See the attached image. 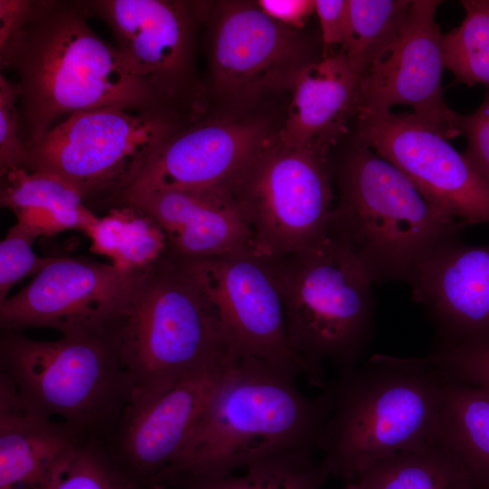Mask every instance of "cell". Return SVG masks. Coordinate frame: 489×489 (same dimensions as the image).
<instances>
[{
    "instance_id": "obj_31",
    "label": "cell",
    "mask_w": 489,
    "mask_h": 489,
    "mask_svg": "<svg viewBox=\"0 0 489 489\" xmlns=\"http://www.w3.org/2000/svg\"><path fill=\"white\" fill-rule=\"evenodd\" d=\"M26 150L21 139L19 89L0 74V175L24 168Z\"/></svg>"
},
{
    "instance_id": "obj_35",
    "label": "cell",
    "mask_w": 489,
    "mask_h": 489,
    "mask_svg": "<svg viewBox=\"0 0 489 489\" xmlns=\"http://www.w3.org/2000/svg\"><path fill=\"white\" fill-rule=\"evenodd\" d=\"M256 3L273 20L297 30H302L315 12V1L312 0H259Z\"/></svg>"
},
{
    "instance_id": "obj_25",
    "label": "cell",
    "mask_w": 489,
    "mask_h": 489,
    "mask_svg": "<svg viewBox=\"0 0 489 489\" xmlns=\"http://www.w3.org/2000/svg\"><path fill=\"white\" fill-rule=\"evenodd\" d=\"M92 253L104 255L114 267L139 272L158 261L169 244L163 229L139 209L124 205L109 210L91 227Z\"/></svg>"
},
{
    "instance_id": "obj_17",
    "label": "cell",
    "mask_w": 489,
    "mask_h": 489,
    "mask_svg": "<svg viewBox=\"0 0 489 489\" xmlns=\"http://www.w3.org/2000/svg\"><path fill=\"white\" fill-rule=\"evenodd\" d=\"M199 120L159 147L124 197L156 189L226 187L275 139L262 120Z\"/></svg>"
},
{
    "instance_id": "obj_9",
    "label": "cell",
    "mask_w": 489,
    "mask_h": 489,
    "mask_svg": "<svg viewBox=\"0 0 489 489\" xmlns=\"http://www.w3.org/2000/svg\"><path fill=\"white\" fill-rule=\"evenodd\" d=\"M330 149L291 148L276 138L226 186L252 232V248L277 258L320 243L335 205Z\"/></svg>"
},
{
    "instance_id": "obj_15",
    "label": "cell",
    "mask_w": 489,
    "mask_h": 489,
    "mask_svg": "<svg viewBox=\"0 0 489 489\" xmlns=\"http://www.w3.org/2000/svg\"><path fill=\"white\" fill-rule=\"evenodd\" d=\"M188 258L232 349L305 378L289 342L283 295L270 260L251 246L216 257Z\"/></svg>"
},
{
    "instance_id": "obj_7",
    "label": "cell",
    "mask_w": 489,
    "mask_h": 489,
    "mask_svg": "<svg viewBox=\"0 0 489 489\" xmlns=\"http://www.w3.org/2000/svg\"><path fill=\"white\" fill-rule=\"evenodd\" d=\"M0 376L27 404L85 440H106L131 398L129 378L104 332L38 340L2 330Z\"/></svg>"
},
{
    "instance_id": "obj_26",
    "label": "cell",
    "mask_w": 489,
    "mask_h": 489,
    "mask_svg": "<svg viewBox=\"0 0 489 489\" xmlns=\"http://www.w3.org/2000/svg\"><path fill=\"white\" fill-rule=\"evenodd\" d=\"M350 30L343 53L360 76L380 60L398 39L410 0H348Z\"/></svg>"
},
{
    "instance_id": "obj_6",
    "label": "cell",
    "mask_w": 489,
    "mask_h": 489,
    "mask_svg": "<svg viewBox=\"0 0 489 489\" xmlns=\"http://www.w3.org/2000/svg\"><path fill=\"white\" fill-rule=\"evenodd\" d=\"M283 295L291 348L307 381L325 388L323 363H360L372 336V281L338 235L268 258Z\"/></svg>"
},
{
    "instance_id": "obj_32",
    "label": "cell",
    "mask_w": 489,
    "mask_h": 489,
    "mask_svg": "<svg viewBox=\"0 0 489 489\" xmlns=\"http://www.w3.org/2000/svg\"><path fill=\"white\" fill-rule=\"evenodd\" d=\"M457 129L466 139L463 153L476 170L489 181V92L473 113H457Z\"/></svg>"
},
{
    "instance_id": "obj_2",
    "label": "cell",
    "mask_w": 489,
    "mask_h": 489,
    "mask_svg": "<svg viewBox=\"0 0 489 489\" xmlns=\"http://www.w3.org/2000/svg\"><path fill=\"white\" fill-rule=\"evenodd\" d=\"M299 376L268 360L236 354L168 478L223 476L265 456L318 450L331 410L327 386L316 396Z\"/></svg>"
},
{
    "instance_id": "obj_22",
    "label": "cell",
    "mask_w": 489,
    "mask_h": 489,
    "mask_svg": "<svg viewBox=\"0 0 489 489\" xmlns=\"http://www.w3.org/2000/svg\"><path fill=\"white\" fill-rule=\"evenodd\" d=\"M354 480L365 489H476L440 435L377 462Z\"/></svg>"
},
{
    "instance_id": "obj_10",
    "label": "cell",
    "mask_w": 489,
    "mask_h": 489,
    "mask_svg": "<svg viewBox=\"0 0 489 489\" xmlns=\"http://www.w3.org/2000/svg\"><path fill=\"white\" fill-rule=\"evenodd\" d=\"M104 22L115 46L165 106L191 119L202 116L205 92L196 73L198 25L210 5L184 0L85 1Z\"/></svg>"
},
{
    "instance_id": "obj_8",
    "label": "cell",
    "mask_w": 489,
    "mask_h": 489,
    "mask_svg": "<svg viewBox=\"0 0 489 489\" xmlns=\"http://www.w3.org/2000/svg\"><path fill=\"white\" fill-rule=\"evenodd\" d=\"M192 121L168 108L106 107L77 112L25 149L24 168L65 181L91 210L111 209L121 206L159 147Z\"/></svg>"
},
{
    "instance_id": "obj_11",
    "label": "cell",
    "mask_w": 489,
    "mask_h": 489,
    "mask_svg": "<svg viewBox=\"0 0 489 489\" xmlns=\"http://www.w3.org/2000/svg\"><path fill=\"white\" fill-rule=\"evenodd\" d=\"M207 18L210 87L229 105L243 108L291 90L299 73L322 58L301 30L273 20L257 3L219 2Z\"/></svg>"
},
{
    "instance_id": "obj_33",
    "label": "cell",
    "mask_w": 489,
    "mask_h": 489,
    "mask_svg": "<svg viewBox=\"0 0 489 489\" xmlns=\"http://www.w3.org/2000/svg\"><path fill=\"white\" fill-rule=\"evenodd\" d=\"M315 13L321 26L322 57L331 55V49L342 52L347 44L350 30L348 0H316Z\"/></svg>"
},
{
    "instance_id": "obj_27",
    "label": "cell",
    "mask_w": 489,
    "mask_h": 489,
    "mask_svg": "<svg viewBox=\"0 0 489 489\" xmlns=\"http://www.w3.org/2000/svg\"><path fill=\"white\" fill-rule=\"evenodd\" d=\"M465 15L443 34L445 66L457 82L489 86V0H464Z\"/></svg>"
},
{
    "instance_id": "obj_19",
    "label": "cell",
    "mask_w": 489,
    "mask_h": 489,
    "mask_svg": "<svg viewBox=\"0 0 489 489\" xmlns=\"http://www.w3.org/2000/svg\"><path fill=\"white\" fill-rule=\"evenodd\" d=\"M124 205L151 217L183 256L209 258L252 247L250 225L227 187L134 192Z\"/></svg>"
},
{
    "instance_id": "obj_3",
    "label": "cell",
    "mask_w": 489,
    "mask_h": 489,
    "mask_svg": "<svg viewBox=\"0 0 489 489\" xmlns=\"http://www.w3.org/2000/svg\"><path fill=\"white\" fill-rule=\"evenodd\" d=\"M108 335L130 398L161 395L234 350L190 259L170 246L141 271Z\"/></svg>"
},
{
    "instance_id": "obj_36",
    "label": "cell",
    "mask_w": 489,
    "mask_h": 489,
    "mask_svg": "<svg viewBox=\"0 0 489 489\" xmlns=\"http://www.w3.org/2000/svg\"><path fill=\"white\" fill-rule=\"evenodd\" d=\"M343 489H365V488L357 480H353V481L346 483V485Z\"/></svg>"
},
{
    "instance_id": "obj_24",
    "label": "cell",
    "mask_w": 489,
    "mask_h": 489,
    "mask_svg": "<svg viewBox=\"0 0 489 489\" xmlns=\"http://www.w3.org/2000/svg\"><path fill=\"white\" fill-rule=\"evenodd\" d=\"M312 451H288L261 458L242 475H176L167 489H321L331 473Z\"/></svg>"
},
{
    "instance_id": "obj_13",
    "label": "cell",
    "mask_w": 489,
    "mask_h": 489,
    "mask_svg": "<svg viewBox=\"0 0 489 489\" xmlns=\"http://www.w3.org/2000/svg\"><path fill=\"white\" fill-rule=\"evenodd\" d=\"M141 271L55 257L25 287L0 303V326L12 331L52 328L62 335L107 333L129 304Z\"/></svg>"
},
{
    "instance_id": "obj_12",
    "label": "cell",
    "mask_w": 489,
    "mask_h": 489,
    "mask_svg": "<svg viewBox=\"0 0 489 489\" xmlns=\"http://www.w3.org/2000/svg\"><path fill=\"white\" fill-rule=\"evenodd\" d=\"M356 142L397 167L444 216L470 225H489V181L441 134L412 113L360 115Z\"/></svg>"
},
{
    "instance_id": "obj_14",
    "label": "cell",
    "mask_w": 489,
    "mask_h": 489,
    "mask_svg": "<svg viewBox=\"0 0 489 489\" xmlns=\"http://www.w3.org/2000/svg\"><path fill=\"white\" fill-rule=\"evenodd\" d=\"M236 354L228 352L161 395L130 398L102 442L139 489H167L170 471Z\"/></svg>"
},
{
    "instance_id": "obj_20",
    "label": "cell",
    "mask_w": 489,
    "mask_h": 489,
    "mask_svg": "<svg viewBox=\"0 0 489 489\" xmlns=\"http://www.w3.org/2000/svg\"><path fill=\"white\" fill-rule=\"evenodd\" d=\"M83 441L27 404L0 376V489H48Z\"/></svg>"
},
{
    "instance_id": "obj_21",
    "label": "cell",
    "mask_w": 489,
    "mask_h": 489,
    "mask_svg": "<svg viewBox=\"0 0 489 489\" xmlns=\"http://www.w3.org/2000/svg\"><path fill=\"white\" fill-rule=\"evenodd\" d=\"M360 77L340 52L306 66L291 88L277 141L291 148L331 149L354 118Z\"/></svg>"
},
{
    "instance_id": "obj_29",
    "label": "cell",
    "mask_w": 489,
    "mask_h": 489,
    "mask_svg": "<svg viewBox=\"0 0 489 489\" xmlns=\"http://www.w3.org/2000/svg\"><path fill=\"white\" fill-rule=\"evenodd\" d=\"M416 358L447 379L489 388V342L436 347Z\"/></svg>"
},
{
    "instance_id": "obj_1",
    "label": "cell",
    "mask_w": 489,
    "mask_h": 489,
    "mask_svg": "<svg viewBox=\"0 0 489 489\" xmlns=\"http://www.w3.org/2000/svg\"><path fill=\"white\" fill-rule=\"evenodd\" d=\"M85 1L36 0L1 69L16 72L21 139L25 149L62 117L119 107L168 108L115 45L90 26Z\"/></svg>"
},
{
    "instance_id": "obj_5",
    "label": "cell",
    "mask_w": 489,
    "mask_h": 489,
    "mask_svg": "<svg viewBox=\"0 0 489 489\" xmlns=\"http://www.w3.org/2000/svg\"><path fill=\"white\" fill-rule=\"evenodd\" d=\"M331 167L337 199L329 229L349 245L372 283H409L420 264L465 227L362 143L353 140Z\"/></svg>"
},
{
    "instance_id": "obj_4",
    "label": "cell",
    "mask_w": 489,
    "mask_h": 489,
    "mask_svg": "<svg viewBox=\"0 0 489 489\" xmlns=\"http://www.w3.org/2000/svg\"><path fill=\"white\" fill-rule=\"evenodd\" d=\"M318 450L331 475L362 471L440 434L446 378L416 357L377 354L341 368Z\"/></svg>"
},
{
    "instance_id": "obj_23",
    "label": "cell",
    "mask_w": 489,
    "mask_h": 489,
    "mask_svg": "<svg viewBox=\"0 0 489 489\" xmlns=\"http://www.w3.org/2000/svg\"><path fill=\"white\" fill-rule=\"evenodd\" d=\"M440 437L459 457L476 489H489L488 388L446 378Z\"/></svg>"
},
{
    "instance_id": "obj_34",
    "label": "cell",
    "mask_w": 489,
    "mask_h": 489,
    "mask_svg": "<svg viewBox=\"0 0 489 489\" xmlns=\"http://www.w3.org/2000/svg\"><path fill=\"white\" fill-rule=\"evenodd\" d=\"M36 0H0V61L28 22Z\"/></svg>"
},
{
    "instance_id": "obj_28",
    "label": "cell",
    "mask_w": 489,
    "mask_h": 489,
    "mask_svg": "<svg viewBox=\"0 0 489 489\" xmlns=\"http://www.w3.org/2000/svg\"><path fill=\"white\" fill-rule=\"evenodd\" d=\"M48 489H139L102 441H83L61 467Z\"/></svg>"
},
{
    "instance_id": "obj_18",
    "label": "cell",
    "mask_w": 489,
    "mask_h": 489,
    "mask_svg": "<svg viewBox=\"0 0 489 489\" xmlns=\"http://www.w3.org/2000/svg\"><path fill=\"white\" fill-rule=\"evenodd\" d=\"M409 283L436 328L437 347L489 342V244L447 241L420 264Z\"/></svg>"
},
{
    "instance_id": "obj_30",
    "label": "cell",
    "mask_w": 489,
    "mask_h": 489,
    "mask_svg": "<svg viewBox=\"0 0 489 489\" xmlns=\"http://www.w3.org/2000/svg\"><path fill=\"white\" fill-rule=\"evenodd\" d=\"M34 237L22 225L11 226L0 243V303L23 278L39 273L55 257H41L33 250Z\"/></svg>"
},
{
    "instance_id": "obj_16",
    "label": "cell",
    "mask_w": 489,
    "mask_h": 489,
    "mask_svg": "<svg viewBox=\"0 0 489 489\" xmlns=\"http://www.w3.org/2000/svg\"><path fill=\"white\" fill-rule=\"evenodd\" d=\"M439 0H412L390 50L360 77L354 118L408 106L424 125L446 139L461 135L457 113L445 102L443 34L435 16Z\"/></svg>"
}]
</instances>
